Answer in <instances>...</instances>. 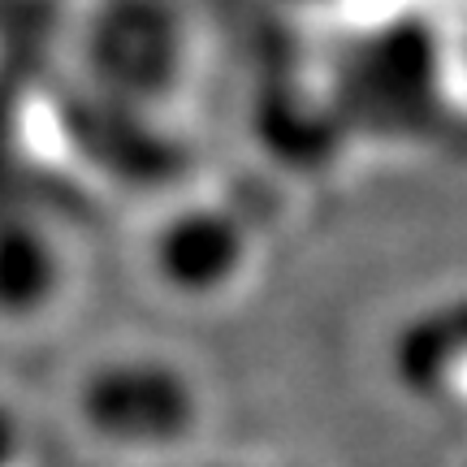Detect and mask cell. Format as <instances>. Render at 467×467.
I'll use <instances>...</instances> for the list:
<instances>
[{"label": "cell", "mask_w": 467, "mask_h": 467, "mask_svg": "<svg viewBox=\"0 0 467 467\" xmlns=\"http://www.w3.org/2000/svg\"><path fill=\"white\" fill-rule=\"evenodd\" d=\"M151 268L186 299H213L247 268V230L217 208H186L169 217L151 243Z\"/></svg>", "instance_id": "obj_2"}, {"label": "cell", "mask_w": 467, "mask_h": 467, "mask_svg": "<svg viewBox=\"0 0 467 467\" xmlns=\"http://www.w3.org/2000/svg\"><path fill=\"white\" fill-rule=\"evenodd\" d=\"M78 420L117 451H165L195 433L200 389L191 372L161 355L104 359L78 385Z\"/></svg>", "instance_id": "obj_1"}, {"label": "cell", "mask_w": 467, "mask_h": 467, "mask_svg": "<svg viewBox=\"0 0 467 467\" xmlns=\"http://www.w3.org/2000/svg\"><path fill=\"white\" fill-rule=\"evenodd\" d=\"M26 451V429L9 402H0V467H17Z\"/></svg>", "instance_id": "obj_5"}, {"label": "cell", "mask_w": 467, "mask_h": 467, "mask_svg": "<svg viewBox=\"0 0 467 467\" xmlns=\"http://www.w3.org/2000/svg\"><path fill=\"white\" fill-rule=\"evenodd\" d=\"M394 381L416 394L437 399L467 377V295L429 303L424 312L402 320L389 342Z\"/></svg>", "instance_id": "obj_3"}, {"label": "cell", "mask_w": 467, "mask_h": 467, "mask_svg": "<svg viewBox=\"0 0 467 467\" xmlns=\"http://www.w3.org/2000/svg\"><path fill=\"white\" fill-rule=\"evenodd\" d=\"M61 290V251L31 221L0 225V317L31 320Z\"/></svg>", "instance_id": "obj_4"}]
</instances>
